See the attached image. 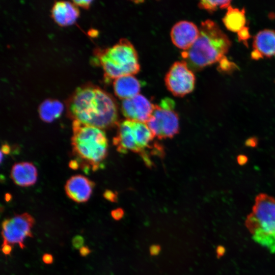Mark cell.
I'll use <instances>...</instances> for the list:
<instances>
[{
    "label": "cell",
    "instance_id": "8fae6325",
    "mask_svg": "<svg viewBox=\"0 0 275 275\" xmlns=\"http://www.w3.org/2000/svg\"><path fill=\"white\" fill-rule=\"evenodd\" d=\"M95 183L81 175L71 177L66 182L65 190L67 196L78 203L87 202L90 199Z\"/></svg>",
    "mask_w": 275,
    "mask_h": 275
},
{
    "label": "cell",
    "instance_id": "2e32d148",
    "mask_svg": "<svg viewBox=\"0 0 275 275\" xmlns=\"http://www.w3.org/2000/svg\"><path fill=\"white\" fill-rule=\"evenodd\" d=\"M253 47L262 57L270 58L275 55V30L264 29L254 37Z\"/></svg>",
    "mask_w": 275,
    "mask_h": 275
},
{
    "label": "cell",
    "instance_id": "d4e9b609",
    "mask_svg": "<svg viewBox=\"0 0 275 275\" xmlns=\"http://www.w3.org/2000/svg\"><path fill=\"white\" fill-rule=\"evenodd\" d=\"M104 197L107 200L112 202H116L117 200V195L113 191L106 190L103 194Z\"/></svg>",
    "mask_w": 275,
    "mask_h": 275
},
{
    "label": "cell",
    "instance_id": "6da1fadb",
    "mask_svg": "<svg viewBox=\"0 0 275 275\" xmlns=\"http://www.w3.org/2000/svg\"><path fill=\"white\" fill-rule=\"evenodd\" d=\"M67 116L73 121L101 129L117 126L118 108L113 96L88 83L77 87L66 102Z\"/></svg>",
    "mask_w": 275,
    "mask_h": 275
},
{
    "label": "cell",
    "instance_id": "484cf974",
    "mask_svg": "<svg viewBox=\"0 0 275 275\" xmlns=\"http://www.w3.org/2000/svg\"><path fill=\"white\" fill-rule=\"evenodd\" d=\"M12 250V245L9 244H3L2 251L6 255H9L11 254Z\"/></svg>",
    "mask_w": 275,
    "mask_h": 275
},
{
    "label": "cell",
    "instance_id": "f546056e",
    "mask_svg": "<svg viewBox=\"0 0 275 275\" xmlns=\"http://www.w3.org/2000/svg\"><path fill=\"white\" fill-rule=\"evenodd\" d=\"M248 161V158L243 155H240L237 157V161L240 165L245 164Z\"/></svg>",
    "mask_w": 275,
    "mask_h": 275
},
{
    "label": "cell",
    "instance_id": "cb8c5ba5",
    "mask_svg": "<svg viewBox=\"0 0 275 275\" xmlns=\"http://www.w3.org/2000/svg\"><path fill=\"white\" fill-rule=\"evenodd\" d=\"M72 2L77 6L81 7L85 9H88L90 7L92 1H87V0H74Z\"/></svg>",
    "mask_w": 275,
    "mask_h": 275
},
{
    "label": "cell",
    "instance_id": "3957f363",
    "mask_svg": "<svg viewBox=\"0 0 275 275\" xmlns=\"http://www.w3.org/2000/svg\"><path fill=\"white\" fill-rule=\"evenodd\" d=\"M71 146L73 155L82 167L95 171L107 155L108 141L103 129L73 121Z\"/></svg>",
    "mask_w": 275,
    "mask_h": 275
},
{
    "label": "cell",
    "instance_id": "4316f807",
    "mask_svg": "<svg viewBox=\"0 0 275 275\" xmlns=\"http://www.w3.org/2000/svg\"><path fill=\"white\" fill-rule=\"evenodd\" d=\"M42 260L47 264H51L53 261V256L50 254H44L42 256Z\"/></svg>",
    "mask_w": 275,
    "mask_h": 275
},
{
    "label": "cell",
    "instance_id": "4dcf8cb0",
    "mask_svg": "<svg viewBox=\"0 0 275 275\" xmlns=\"http://www.w3.org/2000/svg\"><path fill=\"white\" fill-rule=\"evenodd\" d=\"M251 57L254 60H259L260 59L263 58L261 55L257 51L253 50L251 53Z\"/></svg>",
    "mask_w": 275,
    "mask_h": 275
},
{
    "label": "cell",
    "instance_id": "f1b7e54d",
    "mask_svg": "<svg viewBox=\"0 0 275 275\" xmlns=\"http://www.w3.org/2000/svg\"><path fill=\"white\" fill-rule=\"evenodd\" d=\"M91 252V250L87 246H83L79 249V254L82 257L87 256Z\"/></svg>",
    "mask_w": 275,
    "mask_h": 275
},
{
    "label": "cell",
    "instance_id": "7a4b0ae2",
    "mask_svg": "<svg viewBox=\"0 0 275 275\" xmlns=\"http://www.w3.org/2000/svg\"><path fill=\"white\" fill-rule=\"evenodd\" d=\"M199 35L181 56L193 70H200L219 62L228 51L231 42L218 25L211 20L202 22Z\"/></svg>",
    "mask_w": 275,
    "mask_h": 275
},
{
    "label": "cell",
    "instance_id": "9c48e42d",
    "mask_svg": "<svg viewBox=\"0 0 275 275\" xmlns=\"http://www.w3.org/2000/svg\"><path fill=\"white\" fill-rule=\"evenodd\" d=\"M154 107V104L140 94L123 100L121 104L122 114L127 119L143 123L149 120Z\"/></svg>",
    "mask_w": 275,
    "mask_h": 275
},
{
    "label": "cell",
    "instance_id": "8992f818",
    "mask_svg": "<svg viewBox=\"0 0 275 275\" xmlns=\"http://www.w3.org/2000/svg\"><path fill=\"white\" fill-rule=\"evenodd\" d=\"M175 104L170 98L155 104L152 114L146 123L158 139H171L179 131V116L174 110Z\"/></svg>",
    "mask_w": 275,
    "mask_h": 275
},
{
    "label": "cell",
    "instance_id": "277c9868",
    "mask_svg": "<svg viewBox=\"0 0 275 275\" xmlns=\"http://www.w3.org/2000/svg\"><path fill=\"white\" fill-rule=\"evenodd\" d=\"M95 57L106 79L114 80L125 75H134L140 70L136 50L127 39H120L111 47L96 49Z\"/></svg>",
    "mask_w": 275,
    "mask_h": 275
},
{
    "label": "cell",
    "instance_id": "ac0fdd59",
    "mask_svg": "<svg viewBox=\"0 0 275 275\" xmlns=\"http://www.w3.org/2000/svg\"><path fill=\"white\" fill-rule=\"evenodd\" d=\"M245 13L244 8L240 10L238 8L229 6L223 18V22L226 28L230 31L238 32L244 26L245 24Z\"/></svg>",
    "mask_w": 275,
    "mask_h": 275
},
{
    "label": "cell",
    "instance_id": "30bf717a",
    "mask_svg": "<svg viewBox=\"0 0 275 275\" xmlns=\"http://www.w3.org/2000/svg\"><path fill=\"white\" fill-rule=\"evenodd\" d=\"M200 30L193 22L186 20L178 21L172 27L171 38L178 48L188 50L197 39Z\"/></svg>",
    "mask_w": 275,
    "mask_h": 275
},
{
    "label": "cell",
    "instance_id": "9a60e30c",
    "mask_svg": "<svg viewBox=\"0 0 275 275\" xmlns=\"http://www.w3.org/2000/svg\"><path fill=\"white\" fill-rule=\"evenodd\" d=\"M113 88L116 96L125 100L140 94L141 84L134 75H125L114 80Z\"/></svg>",
    "mask_w": 275,
    "mask_h": 275
},
{
    "label": "cell",
    "instance_id": "603a6c76",
    "mask_svg": "<svg viewBox=\"0 0 275 275\" xmlns=\"http://www.w3.org/2000/svg\"><path fill=\"white\" fill-rule=\"evenodd\" d=\"M111 215L115 220H120L124 215V211L121 208H117L111 212Z\"/></svg>",
    "mask_w": 275,
    "mask_h": 275
},
{
    "label": "cell",
    "instance_id": "83f0119b",
    "mask_svg": "<svg viewBox=\"0 0 275 275\" xmlns=\"http://www.w3.org/2000/svg\"><path fill=\"white\" fill-rule=\"evenodd\" d=\"M257 145V140L255 138H250L245 142V145L249 147H254Z\"/></svg>",
    "mask_w": 275,
    "mask_h": 275
},
{
    "label": "cell",
    "instance_id": "7c38bea8",
    "mask_svg": "<svg viewBox=\"0 0 275 275\" xmlns=\"http://www.w3.org/2000/svg\"><path fill=\"white\" fill-rule=\"evenodd\" d=\"M116 135L113 139L117 150L122 154L132 152L140 154L133 131V121L126 119L119 122Z\"/></svg>",
    "mask_w": 275,
    "mask_h": 275
},
{
    "label": "cell",
    "instance_id": "44dd1931",
    "mask_svg": "<svg viewBox=\"0 0 275 275\" xmlns=\"http://www.w3.org/2000/svg\"><path fill=\"white\" fill-rule=\"evenodd\" d=\"M237 36L238 40L243 42L245 45L248 46L247 41L251 37L249 28L244 26L237 32Z\"/></svg>",
    "mask_w": 275,
    "mask_h": 275
},
{
    "label": "cell",
    "instance_id": "7402d4cb",
    "mask_svg": "<svg viewBox=\"0 0 275 275\" xmlns=\"http://www.w3.org/2000/svg\"><path fill=\"white\" fill-rule=\"evenodd\" d=\"M72 243L74 249H80L83 246L84 244V239L83 237L80 235H76L73 238Z\"/></svg>",
    "mask_w": 275,
    "mask_h": 275
},
{
    "label": "cell",
    "instance_id": "5b68a950",
    "mask_svg": "<svg viewBox=\"0 0 275 275\" xmlns=\"http://www.w3.org/2000/svg\"><path fill=\"white\" fill-rule=\"evenodd\" d=\"M245 224L253 240L275 254V198L257 195Z\"/></svg>",
    "mask_w": 275,
    "mask_h": 275
},
{
    "label": "cell",
    "instance_id": "4fadbf2b",
    "mask_svg": "<svg viewBox=\"0 0 275 275\" xmlns=\"http://www.w3.org/2000/svg\"><path fill=\"white\" fill-rule=\"evenodd\" d=\"M79 10L73 2L57 1L51 10V17L59 25L64 26L75 22L79 15Z\"/></svg>",
    "mask_w": 275,
    "mask_h": 275
},
{
    "label": "cell",
    "instance_id": "ffe728a7",
    "mask_svg": "<svg viewBox=\"0 0 275 275\" xmlns=\"http://www.w3.org/2000/svg\"><path fill=\"white\" fill-rule=\"evenodd\" d=\"M218 63L219 66L217 68L221 72L230 73L237 69L236 65L228 60L225 56L222 58Z\"/></svg>",
    "mask_w": 275,
    "mask_h": 275
},
{
    "label": "cell",
    "instance_id": "d6986e66",
    "mask_svg": "<svg viewBox=\"0 0 275 275\" xmlns=\"http://www.w3.org/2000/svg\"><path fill=\"white\" fill-rule=\"evenodd\" d=\"M230 1H202L198 6L200 8L207 10L209 12L215 11L217 8L221 9L228 8L230 6Z\"/></svg>",
    "mask_w": 275,
    "mask_h": 275
},
{
    "label": "cell",
    "instance_id": "1f68e13d",
    "mask_svg": "<svg viewBox=\"0 0 275 275\" xmlns=\"http://www.w3.org/2000/svg\"><path fill=\"white\" fill-rule=\"evenodd\" d=\"M159 251V248L157 246H154L153 248H152L151 249V253L156 254Z\"/></svg>",
    "mask_w": 275,
    "mask_h": 275
},
{
    "label": "cell",
    "instance_id": "5bb4252c",
    "mask_svg": "<svg viewBox=\"0 0 275 275\" xmlns=\"http://www.w3.org/2000/svg\"><path fill=\"white\" fill-rule=\"evenodd\" d=\"M10 177L16 185L21 187H28L36 183L38 171L36 167L31 162H18L12 166Z\"/></svg>",
    "mask_w": 275,
    "mask_h": 275
},
{
    "label": "cell",
    "instance_id": "e0dca14e",
    "mask_svg": "<svg viewBox=\"0 0 275 275\" xmlns=\"http://www.w3.org/2000/svg\"><path fill=\"white\" fill-rule=\"evenodd\" d=\"M63 105L59 101L48 99L43 101L39 105L38 113L40 119L44 122L50 123L61 115Z\"/></svg>",
    "mask_w": 275,
    "mask_h": 275
},
{
    "label": "cell",
    "instance_id": "52a82bcc",
    "mask_svg": "<svg viewBox=\"0 0 275 275\" xmlns=\"http://www.w3.org/2000/svg\"><path fill=\"white\" fill-rule=\"evenodd\" d=\"M166 86L172 94L183 97L195 88L196 77L184 61H177L171 66L164 78Z\"/></svg>",
    "mask_w": 275,
    "mask_h": 275
},
{
    "label": "cell",
    "instance_id": "ba28073f",
    "mask_svg": "<svg viewBox=\"0 0 275 275\" xmlns=\"http://www.w3.org/2000/svg\"><path fill=\"white\" fill-rule=\"evenodd\" d=\"M34 223L33 217L26 212L5 219L2 223L3 244H18L24 249V239L33 237L31 229Z\"/></svg>",
    "mask_w": 275,
    "mask_h": 275
}]
</instances>
